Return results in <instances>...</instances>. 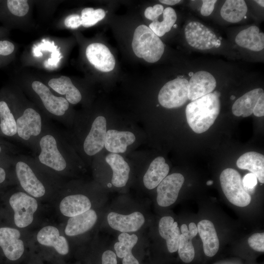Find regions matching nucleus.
Wrapping results in <instances>:
<instances>
[{
    "label": "nucleus",
    "instance_id": "51",
    "mask_svg": "<svg viewBox=\"0 0 264 264\" xmlns=\"http://www.w3.org/2000/svg\"><path fill=\"white\" fill-rule=\"evenodd\" d=\"M1 152V147L0 146V153Z\"/></svg>",
    "mask_w": 264,
    "mask_h": 264
},
{
    "label": "nucleus",
    "instance_id": "33",
    "mask_svg": "<svg viewBox=\"0 0 264 264\" xmlns=\"http://www.w3.org/2000/svg\"><path fill=\"white\" fill-rule=\"evenodd\" d=\"M163 17L162 21L159 22L156 19L151 23L149 27L159 37L170 31L177 19L175 10L170 7L164 9Z\"/></svg>",
    "mask_w": 264,
    "mask_h": 264
},
{
    "label": "nucleus",
    "instance_id": "19",
    "mask_svg": "<svg viewBox=\"0 0 264 264\" xmlns=\"http://www.w3.org/2000/svg\"><path fill=\"white\" fill-rule=\"evenodd\" d=\"M198 231L202 241L204 254L211 257L219 249V240L214 224L207 220L200 221L197 226Z\"/></svg>",
    "mask_w": 264,
    "mask_h": 264
},
{
    "label": "nucleus",
    "instance_id": "13",
    "mask_svg": "<svg viewBox=\"0 0 264 264\" xmlns=\"http://www.w3.org/2000/svg\"><path fill=\"white\" fill-rule=\"evenodd\" d=\"M85 53L88 62L99 71L106 72L113 69L114 57L105 45L98 43L89 44Z\"/></svg>",
    "mask_w": 264,
    "mask_h": 264
},
{
    "label": "nucleus",
    "instance_id": "8",
    "mask_svg": "<svg viewBox=\"0 0 264 264\" xmlns=\"http://www.w3.org/2000/svg\"><path fill=\"white\" fill-rule=\"evenodd\" d=\"M188 81L177 78L166 83L160 90L159 104L168 109L176 108L184 105L188 98Z\"/></svg>",
    "mask_w": 264,
    "mask_h": 264
},
{
    "label": "nucleus",
    "instance_id": "5",
    "mask_svg": "<svg viewBox=\"0 0 264 264\" xmlns=\"http://www.w3.org/2000/svg\"><path fill=\"white\" fill-rule=\"evenodd\" d=\"M132 45L137 57L150 63L158 61L164 51V45L159 37L144 24L135 29Z\"/></svg>",
    "mask_w": 264,
    "mask_h": 264
},
{
    "label": "nucleus",
    "instance_id": "9",
    "mask_svg": "<svg viewBox=\"0 0 264 264\" xmlns=\"http://www.w3.org/2000/svg\"><path fill=\"white\" fill-rule=\"evenodd\" d=\"M9 203L14 211V222L20 228L25 227L33 220V215L38 208L36 199L22 192L13 194Z\"/></svg>",
    "mask_w": 264,
    "mask_h": 264
},
{
    "label": "nucleus",
    "instance_id": "1",
    "mask_svg": "<svg viewBox=\"0 0 264 264\" xmlns=\"http://www.w3.org/2000/svg\"><path fill=\"white\" fill-rule=\"evenodd\" d=\"M10 108L16 122L17 135L34 151L48 124L37 107L22 93L15 96L13 108Z\"/></svg>",
    "mask_w": 264,
    "mask_h": 264
},
{
    "label": "nucleus",
    "instance_id": "41",
    "mask_svg": "<svg viewBox=\"0 0 264 264\" xmlns=\"http://www.w3.org/2000/svg\"><path fill=\"white\" fill-rule=\"evenodd\" d=\"M202 5L200 9V13L202 16H208L214 10L216 0H202Z\"/></svg>",
    "mask_w": 264,
    "mask_h": 264
},
{
    "label": "nucleus",
    "instance_id": "34",
    "mask_svg": "<svg viewBox=\"0 0 264 264\" xmlns=\"http://www.w3.org/2000/svg\"><path fill=\"white\" fill-rule=\"evenodd\" d=\"M1 2L4 12L16 17H24L29 11V4L27 0H8Z\"/></svg>",
    "mask_w": 264,
    "mask_h": 264
},
{
    "label": "nucleus",
    "instance_id": "31",
    "mask_svg": "<svg viewBox=\"0 0 264 264\" xmlns=\"http://www.w3.org/2000/svg\"><path fill=\"white\" fill-rule=\"evenodd\" d=\"M247 7L243 0H227L220 10V15L226 21L236 23L245 17Z\"/></svg>",
    "mask_w": 264,
    "mask_h": 264
},
{
    "label": "nucleus",
    "instance_id": "20",
    "mask_svg": "<svg viewBox=\"0 0 264 264\" xmlns=\"http://www.w3.org/2000/svg\"><path fill=\"white\" fill-rule=\"evenodd\" d=\"M181 234L179 240L178 253L180 259L185 263H191L195 257V249L192 239L198 233L197 226L194 222H190L189 229L185 224L180 227Z\"/></svg>",
    "mask_w": 264,
    "mask_h": 264
},
{
    "label": "nucleus",
    "instance_id": "12",
    "mask_svg": "<svg viewBox=\"0 0 264 264\" xmlns=\"http://www.w3.org/2000/svg\"><path fill=\"white\" fill-rule=\"evenodd\" d=\"M107 132L106 119L103 116L96 117L83 142L85 153L93 156L100 152L104 147Z\"/></svg>",
    "mask_w": 264,
    "mask_h": 264
},
{
    "label": "nucleus",
    "instance_id": "43",
    "mask_svg": "<svg viewBox=\"0 0 264 264\" xmlns=\"http://www.w3.org/2000/svg\"><path fill=\"white\" fill-rule=\"evenodd\" d=\"M255 116L261 117L264 115V93L259 98L253 111Z\"/></svg>",
    "mask_w": 264,
    "mask_h": 264
},
{
    "label": "nucleus",
    "instance_id": "15",
    "mask_svg": "<svg viewBox=\"0 0 264 264\" xmlns=\"http://www.w3.org/2000/svg\"><path fill=\"white\" fill-rule=\"evenodd\" d=\"M216 84L214 77L207 71H199L194 73L188 81V99L194 101L212 93Z\"/></svg>",
    "mask_w": 264,
    "mask_h": 264
},
{
    "label": "nucleus",
    "instance_id": "28",
    "mask_svg": "<svg viewBox=\"0 0 264 264\" xmlns=\"http://www.w3.org/2000/svg\"><path fill=\"white\" fill-rule=\"evenodd\" d=\"M235 42L242 47L259 51L264 48V34L260 32L257 26H251L237 34Z\"/></svg>",
    "mask_w": 264,
    "mask_h": 264
},
{
    "label": "nucleus",
    "instance_id": "42",
    "mask_svg": "<svg viewBox=\"0 0 264 264\" xmlns=\"http://www.w3.org/2000/svg\"><path fill=\"white\" fill-rule=\"evenodd\" d=\"M116 254L112 251H105L102 256V264H117Z\"/></svg>",
    "mask_w": 264,
    "mask_h": 264
},
{
    "label": "nucleus",
    "instance_id": "17",
    "mask_svg": "<svg viewBox=\"0 0 264 264\" xmlns=\"http://www.w3.org/2000/svg\"><path fill=\"white\" fill-rule=\"evenodd\" d=\"M47 85L49 88L64 98L69 104H76L82 100V95L78 88L67 76L62 75L49 79Z\"/></svg>",
    "mask_w": 264,
    "mask_h": 264
},
{
    "label": "nucleus",
    "instance_id": "38",
    "mask_svg": "<svg viewBox=\"0 0 264 264\" xmlns=\"http://www.w3.org/2000/svg\"><path fill=\"white\" fill-rule=\"evenodd\" d=\"M258 179L256 176L250 173L245 175L242 178V184L244 190L250 193H253L257 184Z\"/></svg>",
    "mask_w": 264,
    "mask_h": 264
},
{
    "label": "nucleus",
    "instance_id": "50",
    "mask_svg": "<svg viewBox=\"0 0 264 264\" xmlns=\"http://www.w3.org/2000/svg\"><path fill=\"white\" fill-rule=\"evenodd\" d=\"M173 26H174V28H176V26H177V25H176V24H174V25H173Z\"/></svg>",
    "mask_w": 264,
    "mask_h": 264
},
{
    "label": "nucleus",
    "instance_id": "36",
    "mask_svg": "<svg viewBox=\"0 0 264 264\" xmlns=\"http://www.w3.org/2000/svg\"><path fill=\"white\" fill-rule=\"evenodd\" d=\"M250 247L253 250L260 252L264 251V233H257L252 234L248 239Z\"/></svg>",
    "mask_w": 264,
    "mask_h": 264
},
{
    "label": "nucleus",
    "instance_id": "52",
    "mask_svg": "<svg viewBox=\"0 0 264 264\" xmlns=\"http://www.w3.org/2000/svg\"><path fill=\"white\" fill-rule=\"evenodd\" d=\"M1 33V32H0V34Z\"/></svg>",
    "mask_w": 264,
    "mask_h": 264
},
{
    "label": "nucleus",
    "instance_id": "16",
    "mask_svg": "<svg viewBox=\"0 0 264 264\" xmlns=\"http://www.w3.org/2000/svg\"><path fill=\"white\" fill-rule=\"evenodd\" d=\"M107 220L112 229L122 233L135 232L145 222L144 216L137 211L128 215L112 212L108 215Z\"/></svg>",
    "mask_w": 264,
    "mask_h": 264
},
{
    "label": "nucleus",
    "instance_id": "7",
    "mask_svg": "<svg viewBox=\"0 0 264 264\" xmlns=\"http://www.w3.org/2000/svg\"><path fill=\"white\" fill-rule=\"evenodd\" d=\"M31 157L21 155L15 164L17 177L22 189L30 195L40 198L45 193V186L31 165Z\"/></svg>",
    "mask_w": 264,
    "mask_h": 264
},
{
    "label": "nucleus",
    "instance_id": "10",
    "mask_svg": "<svg viewBox=\"0 0 264 264\" xmlns=\"http://www.w3.org/2000/svg\"><path fill=\"white\" fill-rule=\"evenodd\" d=\"M187 43L192 47L206 50L220 45V41L214 32L198 22H191L184 29Z\"/></svg>",
    "mask_w": 264,
    "mask_h": 264
},
{
    "label": "nucleus",
    "instance_id": "39",
    "mask_svg": "<svg viewBox=\"0 0 264 264\" xmlns=\"http://www.w3.org/2000/svg\"><path fill=\"white\" fill-rule=\"evenodd\" d=\"M163 5L158 4H155L153 7H147L145 10L144 15L147 19L153 22L163 13Z\"/></svg>",
    "mask_w": 264,
    "mask_h": 264
},
{
    "label": "nucleus",
    "instance_id": "24",
    "mask_svg": "<svg viewBox=\"0 0 264 264\" xmlns=\"http://www.w3.org/2000/svg\"><path fill=\"white\" fill-rule=\"evenodd\" d=\"M89 199L82 194H75L65 197L60 204V210L63 215L72 217L81 214L90 209Z\"/></svg>",
    "mask_w": 264,
    "mask_h": 264
},
{
    "label": "nucleus",
    "instance_id": "4",
    "mask_svg": "<svg viewBox=\"0 0 264 264\" xmlns=\"http://www.w3.org/2000/svg\"><path fill=\"white\" fill-rule=\"evenodd\" d=\"M27 91L47 117L61 122L69 109V103L63 96L55 95L49 87L39 80L33 81Z\"/></svg>",
    "mask_w": 264,
    "mask_h": 264
},
{
    "label": "nucleus",
    "instance_id": "40",
    "mask_svg": "<svg viewBox=\"0 0 264 264\" xmlns=\"http://www.w3.org/2000/svg\"><path fill=\"white\" fill-rule=\"evenodd\" d=\"M64 22L66 27L70 29H76L82 25L80 16L76 14L67 16Z\"/></svg>",
    "mask_w": 264,
    "mask_h": 264
},
{
    "label": "nucleus",
    "instance_id": "25",
    "mask_svg": "<svg viewBox=\"0 0 264 264\" xmlns=\"http://www.w3.org/2000/svg\"><path fill=\"white\" fill-rule=\"evenodd\" d=\"M158 231L161 237L166 241L168 251L170 253L176 252L181 235L177 222H175L170 216L163 217L159 220Z\"/></svg>",
    "mask_w": 264,
    "mask_h": 264
},
{
    "label": "nucleus",
    "instance_id": "11",
    "mask_svg": "<svg viewBox=\"0 0 264 264\" xmlns=\"http://www.w3.org/2000/svg\"><path fill=\"white\" fill-rule=\"evenodd\" d=\"M184 177L180 173L166 176L157 186L156 201L162 207L169 206L176 200Z\"/></svg>",
    "mask_w": 264,
    "mask_h": 264
},
{
    "label": "nucleus",
    "instance_id": "21",
    "mask_svg": "<svg viewBox=\"0 0 264 264\" xmlns=\"http://www.w3.org/2000/svg\"><path fill=\"white\" fill-rule=\"evenodd\" d=\"M135 140V136L131 132L109 130L106 132L104 146L111 153H123Z\"/></svg>",
    "mask_w": 264,
    "mask_h": 264
},
{
    "label": "nucleus",
    "instance_id": "23",
    "mask_svg": "<svg viewBox=\"0 0 264 264\" xmlns=\"http://www.w3.org/2000/svg\"><path fill=\"white\" fill-rule=\"evenodd\" d=\"M105 160L112 170V184L117 187L125 186L128 180L130 171L128 163L117 154H109Z\"/></svg>",
    "mask_w": 264,
    "mask_h": 264
},
{
    "label": "nucleus",
    "instance_id": "14",
    "mask_svg": "<svg viewBox=\"0 0 264 264\" xmlns=\"http://www.w3.org/2000/svg\"><path fill=\"white\" fill-rule=\"evenodd\" d=\"M20 231L10 227L0 228V246L9 260L16 261L22 255L24 248L22 241L19 239Z\"/></svg>",
    "mask_w": 264,
    "mask_h": 264
},
{
    "label": "nucleus",
    "instance_id": "6",
    "mask_svg": "<svg viewBox=\"0 0 264 264\" xmlns=\"http://www.w3.org/2000/svg\"><path fill=\"white\" fill-rule=\"evenodd\" d=\"M221 187L227 199L239 207L247 206L251 202L250 194L243 188L240 174L232 168H226L220 176Z\"/></svg>",
    "mask_w": 264,
    "mask_h": 264
},
{
    "label": "nucleus",
    "instance_id": "22",
    "mask_svg": "<svg viewBox=\"0 0 264 264\" xmlns=\"http://www.w3.org/2000/svg\"><path fill=\"white\" fill-rule=\"evenodd\" d=\"M97 220L95 211L89 209L79 215L70 217L67 223L65 232L69 236H75L90 230Z\"/></svg>",
    "mask_w": 264,
    "mask_h": 264
},
{
    "label": "nucleus",
    "instance_id": "48",
    "mask_svg": "<svg viewBox=\"0 0 264 264\" xmlns=\"http://www.w3.org/2000/svg\"><path fill=\"white\" fill-rule=\"evenodd\" d=\"M235 98V96H234V95H232V96H231V97H230V99H231V100H234Z\"/></svg>",
    "mask_w": 264,
    "mask_h": 264
},
{
    "label": "nucleus",
    "instance_id": "18",
    "mask_svg": "<svg viewBox=\"0 0 264 264\" xmlns=\"http://www.w3.org/2000/svg\"><path fill=\"white\" fill-rule=\"evenodd\" d=\"M38 242L46 246L53 247L60 254L65 255L69 251V246L66 239L60 236L59 230L53 226H46L41 229L37 234Z\"/></svg>",
    "mask_w": 264,
    "mask_h": 264
},
{
    "label": "nucleus",
    "instance_id": "37",
    "mask_svg": "<svg viewBox=\"0 0 264 264\" xmlns=\"http://www.w3.org/2000/svg\"><path fill=\"white\" fill-rule=\"evenodd\" d=\"M15 49V45L11 42L6 40H0V63L9 57L14 52Z\"/></svg>",
    "mask_w": 264,
    "mask_h": 264
},
{
    "label": "nucleus",
    "instance_id": "3",
    "mask_svg": "<svg viewBox=\"0 0 264 264\" xmlns=\"http://www.w3.org/2000/svg\"><path fill=\"white\" fill-rule=\"evenodd\" d=\"M220 93L217 91L192 101L185 110L187 123L196 133L207 131L214 124L220 110Z\"/></svg>",
    "mask_w": 264,
    "mask_h": 264
},
{
    "label": "nucleus",
    "instance_id": "45",
    "mask_svg": "<svg viewBox=\"0 0 264 264\" xmlns=\"http://www.w3.org/2000/svg\"><path fill=\"white\" fill-rule=\"evenodd\" d=\"M6 177V173L4 170L0 167V183L3 182Z\"/></svg>",
    "mask_w": 264,
    "mask_h": 264
},
{
    "label": "nucleus",
    "instance_id": "35",
    "mask_svg": "<svg viewBox=\"0 0 264 264\" xmlns=\"http://www.w3.org/2000/svg\"><path fill=\"white\" fill-rule=\"evenodd\" d=\"M80 16L82 25L89 27L101 21L106 16L105 11L101 8L94 9L91 7L83 9Z\"/></svg>",
    "mask_w": 264,
    "mask_h": 264
},
{
    "label": "nucleus",
    "instance_id": "27",
    "mask_svg": "<svg viewBox=\"0 0 264 264\" xmlns=\"http://www.w3.org/2000/svg\"><path fill=\"white\" fill-rule=\"evenodd\" d=\"M237 167L243 170H247L255 175L259 182H264V156L256 152H248L242 154L238 159Z\"/></svg>",
    "mask_w": 264,
    "mask_h": 264
},
{
    "label": "nucleus",
    "instance_id": "44",
    "mask_svg": "<svg viewBox=\"0 0 264 264\" xmlns=\"http://www.w3.org/2000/svg\"><path fill=\"white\" fill-rule=\"evenodd\" d=\"M159 1L165 4L169 5H174L179 3L180 0H160Z\"/></svg>",
    "mask_w": 264,
    "mask_h": 264
},
{
    "label": "nucleus",
    "instance_id": "32",
    "mask_svg": "<svg viewBox=\"0 0 264 264\" xmlns=\"http://www.w3.org/2000/svg\"><path fill=\"white\" fill-rule=\"evenodd\" d=\"M0 129L5 135L13 136L17 135V125L14 116L8 103L0 100Z\"/></svg>",
    "mask_w": 264,
    "mask_h": 264
},
{
    "label": "nucleus",
    "instance_id": "26",
    "mask_svg": "<svg viewBox=\"0 0 264 264\" xmlns=\"http://www.w3.org/2000/svg\"><path fill=\"white\" fill-rule=\"evenodd\" d=\"M169 172V166L164 158L156 157L152 161L143 176L144 186L149 190L154 189L167 176Z\"/></svg>",
    "mask_w": 264,
    "mask_h": 264
},
{
    "label": "nucleus",
    "instance_id": "30",
    "mask_svg": "<svg viewBox=\"0 0 264 264\" xmlns=\"http://www.w3.org/2000/svg\"><path fill=\"white\" fill-rule=\"evenodd\" d=\"M264 93L261 88L253 89L240 97L234 103L232 111L236 116L246 117L253 113L254 108L260 96Z\"/></svg>",
    "mask_w": 264,
    "mask_h": 264
},
{
    "label": "nucleus",
    "instance_id": "47",
    "mask_svg": "<svg viewBox=\"0 0 264 264\" xmlns=\"http://www.w3.org/2000/svg\"><path fill=\"white\" fill-rule=\"evenodd\" d=\"M213 181H212L211 180H208L206 182V184L207 185H211L212 184H213Z\"/></svg>",
    "mask_w": 264,
    "mask_h": 264
},
{
    "label": "nucleus",
    "instance_id": "2",
    "mask_svg": "<svg viewBox=\"0 0 264 264\" xmlns=\"http://www.w3.org/2000/svg\"><path fill=\"white\" fill-rule=\"evenodd\" d=\"M34 159L37 163L56 172L65 171L68 165L66 142L62 133L49 125L38 140Z\"/></svg>",
    "mask_w": 264,
    "mask_h": 264
},
{
    "label": "nucleus",
    "instance_id": "49",
    "mask_svg": "<svg viewBox=\"0 0 264 264\" xmlns=\"http://www.w3.org/2000/svg\"><path fill=\"white\" fill-rule=\"evenodd\" d=\"M193 74H194V73H192V72H191L189 74V75L190 76H192Z\"/></svg>",
    "mask_w": 264,
    "mask_h": 264
},
{
    "label": "nucleus",
    "instance_id": "46",
    "mask_svg": "<svg viewBox=\"0 0 264 264\" xmlns=\"http://www.w3.org/2000/svg\"><path fill=\"white\" fill-rule=\"evenodd\" d=\"M255 1L256 2L261 6L263 7H264V1L263 0H255Z\"/></svg>",
    "mask_w": 264,
    "mask_h": 264
},
{
    "label": "nucleus",
    "instance_id": "29",
    "mask_svg": "<svg viewBox=\"0 0 264 264\" xmlns=\"http://www.w3.org/2000/svg\"><path fill=\"white\" fill-rule=\"evenodd\" d=\"M114 245L116 255L122 258L123 264H139L138 260L133 255L132 250L138 241L135 234L130 235L127 233L120 234Z\"/></svg>",
    "mask_w": 264,
    "mask_h": 264
}]
</instances>
